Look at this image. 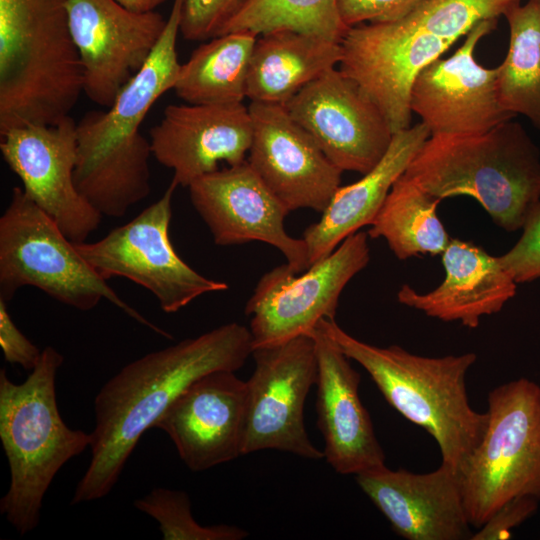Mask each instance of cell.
<instances>
[{
  "label": "cell",
  "mask_w": 540,
  "mask_h": 540,
  "mask_svg": "<svg viewBox=\"0 0 540 540\" xmlns=\"http://www.w3.org/2000/svg\"><path fill=\"white\" fill-rule=\"evenodd\" d=\"M187 188L216 245L260 241L277 248L295 273L309 267L304 239L285 230L284 220L290 211L247 160L203 175Z\"/></svg>",
  "instance_id": "cell-16"
},
{
  "label": "cell",
  "mask_w": 540,
  "mask_h": 540,
  "mask_svg": "<svg viewBox=\"0 0 540 540\" xmlns=\"http://www.w3.org/2000/svg\"><path fill=\"white\" fill-rule=\"evenodd\" d=\"M487 400L483 437L458 471L475 528L515 497L540 502V385L522 377L497 386Z\"/></svg>",
  "instance_id": "cell-7"
},
{
  "label": "cell",
  "mask_w": 540,
  "mask_h": 540,
  "mask_svg": "<svg viewBox=\"0 0 540 540\" xmlns=\"http://www.w3.org/2000/svg\"><path fill=\"white\" fill-rule=\"evenodd\" d=\"M252 141L247 161L291 212H323L341 186L343 171L281 104L250 102Z\"/></svg>",
  "instance_id": "cell-17"
},
{
  "label": "cell",
  "mask_w": 540,
  "mask_h": 540,
  "mask_svg": "<svg viewBox=\"0 0 540 540\" xmlns=\"http://www.w3.org/2000/svg\"><path fill=\"white\" fill-rule=\"evenodd\" d=\"M278 29L340 43L349 28L340 19L336 0H250L220 35L249 31L258 36Z\"/></svg>",
  "instance_id": "cell-28"
},
{
  "label": "cell",
  "mask_w": 540,
  "mask_h": 540,
  "mask_svg": "<svg viewBox=\"0 0 540 540\" xmlns=\"http://www.w3.org/2000/svg\"><path fill=\"white\" fill-rule=\"evenodd\" d=\"M340 43L291 29L258 35L250 57L246 97L285 104L323 72L336 67Z\"/></svg>",
  "instance_id": "cell-24"
},
{
  "label": "cell",
  "mask_w": 540,
  "mask_h": 540,
  "mask_svg": "<svg viewBox=\"0 0 540 540\" xmlns=\"http://www.w3.org/2000/svg\"><path fill=\"white\" fill-rule=\"evenodd\" d=\"M356 482L407 540L472 538L459 473L446 464L423 474L383 466L356 475Z\"/></svg>",
  "instance_id": "cell-21"
},
{
  "label": "cell",
  "mask_w": 540,
  "mask_h": 540,
  "mask_svg": "<svg viewBox=\"0 0 540 540\" xmlns=\"http://www.w3.org/2000/svg\"><path fill=\"white\" fill-rule=\"evenodd\" d=\"M172 180L163 195L128 223L95 242L75 243L83 258L105 280L124 277L150 291L165 313H175L194 299L229 288L190 267L169 237Z\"/></svg>",
  "instance_id": "cell-8"
},
{
  "label": "cell",
  "mask_w": 540,
  "mask_h": 540,
  "mask_svg": "<svg viewBox=\"0 0 540 540\" xmlns=\"http://www.w3.org/2000/svg\"><path fill=\"white\" fill-rule=\"evenodd\" d=\"M310 334L318 362L316 412L323 458L343 475L385 466V454L359 397L360 374L350 358L316 325Z\"/></svg>",
  "instance_id": "cell-20"
},
{
  "label": "cell",
  "mask_w": 540,
  "mask_h": 540,
  "mask_svg": "<svg viewBox=\"0 0 540 540\" xmlns=\"http://www.w3.org/2000/svg\"><path fill=\"white\" fill-rule=\"evenodd\" d=\"M509 26L505 59L497 66L504 108L540 131V0L518 4L504 15Z\"/></svg>",
  "instance_id": "cell-27"
},
{
  "label": "cell",
  "mask_w": 540,
  "mask_h": 540,
  "mask_svg": "<svg viewBox=\"0 0 540 540\" xmlns=\"http://www.w3.org/2000/svg\"><path fill=\"white\" fill-rule=\"evenodd\" d=\"M250 0H184L180 34L190 41L219 36Z\"/></svg>",
  "instance_id": "cell-31"
},
{
  "label": "cell",
  "mask_w": 540,
  "mask_h": 540,
  "mask_svg": "<svg viewBox=\"0 0 540 540\" xmlns=\"http://www.w3.org/2000/svg\"><path fill=\"white\" fill-rule=\"evenodd\" d=\"M183 3L173 1L157 46L108 110H90L76 122L75 185L102 216L122 217L151 192L152 148L140 127L178 79L176 44Z\"/></svg>",
  "instance_id": "cell-2"
},
{
  "label": "cell",
  "mask_w": 540,
  "mask_h": 540,
  "mask_svg": "<svg viewBox=\"0 0 540 540\" xmlns=\"http://www.w3.org/2000/svg\"><path fill=\"white\" fill-rule=\"evenodd\" d=\"M369 260L368 234L357 231L301 275L287 263L266 272L245 306L253 349L308 334L321 319H334L341 292Z\"/></svg>",
  "instance_id": "cell-9"
},
{
  "label": "cell",
  "mask_w": 540,
  "mask_h": 540,
  "mask_svg": "<svg viewBox=\"0 0 540 540\" xmlns=\"http://www.w3.org/2000/svg\"><path fill=\"white\" fill-rule=\"evenodd\" d=\"M497 22L475 25L454 54L434 60L417 76L411 110L430 136L479 134L514 117L500 100L497 67L482 66L474 55L479 41L496 29Z\"/></svg>",
  "instance_id": "cell-15"
},
{
  "label": "cell",
  "mask_w": 540,
  "mask_h": 540,
  "mask_svg": "<svg viewBox=\"0 0 540 540\" xmlns=\"http://www.w3.org/2000/svg\"><path fill=\"white\" fill-rule=\"evenodd\" d=\"M63 361L47 346L24 382L14 383L0 370V439L10 469L0 513L20 535L37 527L58 471L92 442L91 433L69 428L59 413L55 380Z\"/></svg>",
  "instance_id": "cell-5"
},
{
  "label": "cell",
  "mask_w": 540,
  "mask_h": 540,
  "mask_svg": "<svg viewBox=\"0 0 540 540\" xmlns=\"http://www.w3.org/2000/svg\"><path fill=\"white\" fill-rule=\"evenodd\" d=\"M440 202L403 173L394 182L367 234L385 239L401 260L419 254H442L450 237L437 215Z\"/></svg>",
  "instance_id": "cell-26"
},
{
  "label": "cell",
  "mask_w": 540,
  "mask_h": 540,
  "mask_svg": "<svg viewBox=\"0 0 540 540\" xmlns=\"http://www.w3.org/2000/svg\"><path fill=\"white\" fill-rule=\"evenodd\" d=\"M252 356L255 369L246 381L243 455L271 449L312 460L323 458L304 423L305 400L318 376L313 337L303 334L255 348Z\"/></svg>",
  "instance_id": "cell-10"
},
{
  "label": "cell",
  "mask_w": 540,
  "mask_h": 540,
  "mask_svg": "<svg viewBox=\"0 0 540 540\" xmlns=\"http://www.w3.org/2000/svg\"><path fill=\"white\" fill-rule=\"evenodd\" d=\"M25 286L81 311L108 300L139 323L172 338L121 299L57 223L23 188L14 187L0 217V299L8 303Z\"/></svg>",
  "instance_id": "cell-6"
},
{
  "label": "cell",
  "mask_w": 540,
  "mask_h": 540,
  "mask_svg": "<svg viewBox=\"0 0 540 540\" xmlns=\"http://www.w3.org/2000/svg\"><path fill=\"white\" fill-rule=\"evenodd\" d=\"M404 175L440 200L474 198L509 232L540 203V153L512 119L479 134L430 136Z\"/></svg>",
  "instance_id": "cell-3"
},
{
  "label": "cell",
  "mask_w": 540,
  "mask_h": 540,
  "mask_svg": "<svg viewBox=\"0 0 540 540\" xmlns=\"http://www.w3.org/2000/svg\"><path fill=\"white\" fill-rule=\"evenodd\" d=\"M443 282L428 293L403 285L398 301L445 321H459L467 328L478 327L480 318L499 312L514 297L517 282L500 256L459 239H450L441 254Z\"/></svg>",
  "instance_id": "cell-22"
},
{
  "label": "cell",
  "mask_w": 540,
  "mask_h": 540,
  "mask_svg": "<svg viewBox=\"0 0 540 540\" xmlns=\"http://www.w3.org/2000/svg\"><path fill=\"white\" fill-rule=\"evenodd\" d=\"M125 8L139 13L155 11L165 0H116Z\"/></svg>",
  "instance_id": "cell-36"
},
{
  "label": "cell",
  "mask_w": 540,
  "mask_h": 540,
  "mask_svg": "<svg viewBox=\"0 0 540 540\" xmlns=\"http://www.w3.org/2000/svg\"><path fill=\"white\" fill-rule=\"evenodd\" d=\"M317 325L370 375L386 401L437 442L442 463L457 472L481 441L487 412L469 404L466 374L476 354L425 357L398 345L378 347L351 336L335 319Z\"/></svg>",
  "instance_id": "cell-4"
},
{
  "label": "cell",
  "mask_w": 540,
  "mask_h": 540,
  "mask_svg": "<svg viewBox=\"0 0 540 540\" xmlns=\"http://www.w3.org/2000/svg\"><path fill=\"white\" fill-rule=\"evenodd\" d=\"M538 503L532 496H518L509 500L472 535L471 540L509 539L513 528L536 513Z\"/></svg>",
  "instance_id": "cell-34"
},
{
  "label": "cell",
  "mask_w": 540,
  "mask_h": 540,
  "mask_svg": "<svg viewBox=\"0 0 540 540\" xmlns=\"http://www.w3.org/2000/svg\"><path fill=\"white\" fill-rule=\"evenodd\" d=\"M0 346L5 361L18 364L29 371L37 365L42 354V350L15 325L8 312L7 302L2 299H0Z\"/></svg>",
  "instance_id": "cell-35"
},
{
  "label": "cell",
  "mask_w": 540,
  "mask_h": 540,
  "mask_svg": "<svg viewBox=\"0 0 540 540\" xmlns=\"http://www.w3.org/2000/svg\"><path fill=\"white\" fill-rule=\"evenodd\" d=\"M252 351L249 328L231 322L125 365L95 397L91 460L71 504L109 494L141 436L172 402L210 372H236Z\"/></svg>",
  "instance_id": "cell-1"
},
{
  "label": "cell",
  "mask_w": 540,
  "mask_h": 540,
  "mask_svg": "<svg viewBox=\"0 0 540 540\" xmlns=\"http://www.w3.org/2000/svg\"><path fill=\"white\" fill-rule=\"evenodd\" d=\"M0 151L25 194L69 240L85 242L98 228L102 215L79 193L74 181L77 136L70 115L54 125H26L0 133Z\"/></svg>",
  "instance_id": "cell-14"
},
{
  "label": "cell",
  "mask_w": 540,
  "mask_h": 540,
  "mask_svg": "<svg viewBox=\"0 0 540 540\" xmlns=\"http://www.w3.org/2000/svg\"><path fill=\"white\" fill-rule=\"evenodd\" d=\"M521 0H425L406 19L442 39L456 42L485 20L505 15Z\"/></svg>",
  "instance_id": "cell-30"
},
{
  "label": "cell",
  "mask_w": 540,
  "mask_h": 540,
  "mask_svg": "<svg viewBox=\"0 0 540 540\" xmlns=\"http://www.w3.org/2000/svg\"><path fill=\"white\" fill-rule=\"evenodd\" d=\"M256 38L249 31L229 32L197 47L181 64L176 95L188 104L243 103Z\"/></svg>",
  "instance_id": "cell-25"
},
{
  "label": "cell",
  "mask_w": 540,
  "mask_h": 540,
  "mask_svg": "<svg viewBox=\"0 0 540 540\" xmlns=\"http://www.w3.org/2000/svg\"><path fill=\"white\" fill-rule=\"evenodd\" d=\"M246 405V381L234 371H213L184 390L154 428L167 433L191 471L201 472L243 455Z\"/></svg>",
  "instance_id": "cell-18"
},
{
  "label": "cell",
  "mask_w": 540,
  "mask_h": 540,
  "mask_svg": "<svg viewBox=\"0 0 540 540\" xmlns=\"http://www.w3.org/2000/svg\"><path fill=\"white\" fill-rule=\"evenodd\" d=\"M425 0H336L348 28L363 23H392L410 15Z\"/></svg>",
  "instance_id": "cell-33"
},
{
  "label": "cell",
  "mask_w": 540,
  "mask_h": 540,
  "mask_svg": "<svg viewBox=\"0 0 540 540\" xmlns=\"http://www.w3.org/2000/svg\"><path fill=\"white\" fill-rule=\"evenodd\" d=\"M67 14L83 92L108 108L152 54L167 18L131 11L116 0H67Z\"/></svg>",
  "instance_id": "cell-12"
},
{
  "label": "cell",
  "mask_w": 540,
  "mask_h": 540,
  "mask_svg": "<svg viewBox=\"0 0 540 540\" xmlns=\"http://www.w3.org/2000/svg\"><path fill=\"white\" fill-rule=\"evenodd\" d=\"M429 137L430 131L422 122L396 132L371 171L337 189L319 221L303 233L309 267L332 253L348 236L371 225L394 182Z\"/></svg>",
  "instance_id": "cell-23"
},
{
  "label": "cell",
  "mask_w": 540,
  "mask_h": 540,
  "mask_svg": "<svg viewBox=\"0 0 540 540\" xmlns=\"http://www.w3.org/2000/svg\"><path fill=\"white\" fill-rule=\"evenodd\" d=\"M134 506L159 523L165 540H242L248 536L236 526L200 525L192 515L188 494L181 490L155 488L135 500Z\"/></svg>",
  "instance_id": "cell-29"
},
{
  "label": "cell",
  "mask_w": 540,
  "mask_h": 540,
  "mask_svg": "<svg viewBox=\"0 0 540 540\" xmlns=\"http://www.w3.org/2000/svg\"><path fill=\"white\" fill-rule=\"evenodd\" d=\"M249 108L235 104H171L150 130L153 157L173 170L178 185L188 187L216 171L247 160L252 141Z\"/></svg>",
  "instance_id": "cell-19"
},
{
  "label": "cell",
  "mask_w": 540,
  "mask_h": 540,
  "mask_svg": "<svg viewBox=\"0 0 540 540\" xmlns=\"http://www.w3.org/2000/svg\"><path fill=\"white\" fill-rule=\"evenodd\" d=\"M283 106L343 172L371 171L394 135L378 107L336 67L309 82Z\"/></svg>",
  "instance_id": "cell-13"
},
{
  "label": "cell",
  "mask_w": 540,
  "mask_h": 540,
  "mask_svg": "<svg viewBox=\"0 0 540 540\" xmlns=\"http://www.w3.org/2000/svg\"><path fill=\"white\" fill-rule=\"evenodd\" d=\"M515 245L500 256L517 283L540 278V203L529 215Z\"/></svg>",
  "instance_id": "cell-32"
},
{
  "label": "cell",
  "mask_w": 540,
  "mask_h": 540,
  "mask_svg": "<svg viewBox=\"0 0 540 540\" xmlns=\"http://www.w3.org/2000/svg\"><path fill=\"white\" fill-rule=\"evenodd\" d=\"M453 44L406 19L363 23L343 36L338 69L360 86L395 134L411 126V92L417 76Z\"/></svg>",
  "instance_id": "cell-11"
}]
</instances>
